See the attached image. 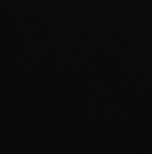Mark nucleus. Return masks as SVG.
I'll list each match as a JSON object with an SVG mask.
<instances>
[]
</instances>
